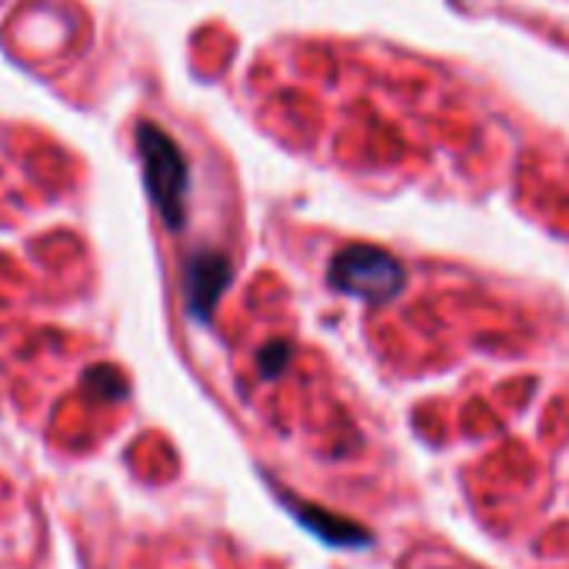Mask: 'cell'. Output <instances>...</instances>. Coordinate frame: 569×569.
I'll list each match as a JSON object with an SVG mask.
<instances>
[{
	"instance_id": "obj_1",
	"label": "cell",
	"mask_w": 569,
	"mask_h": 569,
	"mask_svg": "<svg viewBox=\"0 0 569 569\" xmlns=\"http://www.w3.org/2000/svg\"><path fill=\"white\" fill-rule=\"evenodd\" d=\"M137 150L143 163V183L160 220L170 230H180L187 223V193H190V163L183 150L163 127L150 120L137 123Z\"/></svg>"
},
{
	"instance_id": "obj_2",
	"label": "cell",
	"mask_w": 569,
	"mask_h": 569,
	"mask_svg": "<svg viewBox=\"0 0 569 569\" xmlns=\"http://www.w3.org/2000/svg\"><path fill=\"white\" fill-rule=\"evenodd\" d=\"M403 267L380 247H347L333 257L330 263V283L340 293L363 297L370 303H383L403 290Z\"/></svg>"
},
{
	"instance_id": "obj_3",
	"label": "cell",
	"mask_w": 569,
	"mask_h": 569,
	"mask_svg": "<svg viewBox=\"0 0 569 569\" xmlns=\"http://www.w3.org/2000/svg\"><path fill=\"white\" fill-rule=\"evenodd\" d=\"M233 277L230 257L220 250H197L190 253L187 267H183V300H187V313L197 323H210L213 310L220 303V297L227 293Z\"/></svg>"
},
{
	"instance_id": "obj_4",
	"label": "cell",
	"mask_w": 569,
	"mask_h": 569,
	"mask_svg": "<svg viewBox=\"0 0 569 569\" xmlns=\"http://www.w3.org/2000/svg\"><path fill=\"white\" fill-rule=\"evenodd\" d=\"M287 507L293 510L297 523L307 527L317 540H323L327 547H337V550H360V547H370L373 543V533L363 530L360 523L347 520V517H337L323 507H313V503H297V500H287Z\"/></svg>"
},
{
	"instance_id": "obj_5",
	"label": "cell",
	"mask_w": 569,
	"mask_h": 569,
	"mask_svg": "<svg viewBox=\"0 0 569 569\" xmlns=\"http://www.w3.org/2000/svg\"><path fill=\"white\" fill-rule=\"evenodd\" d=\"M87 387L90 390H97V393H103L107 400H120L123 393H127V383H123V377L117 373V370H110V367H93V370H87Z\"/></svg>"
},
{
	"instance_id": "obj_6",
	"label": "cell",
	"mask_w": 569,
	"mask_h": 569,
	"mask_svg": "<svg viewBox=\"0 0 569 569\" xmlns=\"http://www.w3.org/2000/svg\"><path fill=\"white\" fill-rule=\"evenodd\" d=\"M287 363H290V343H283V340L267 343V347L260 350V357H257L260 377H267V380L280 377V373L287 370Z\"/></svg>"
}]
</instances>
